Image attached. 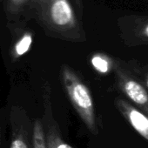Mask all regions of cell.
I'll list each match as a JSON object with an SVG mask.
<instances>
[{
    "instance_id": "1",
    "label": "cell",
    "mask_w": 148,
    "mask_h": 148,
    "mask_svg": "<svg viewBox=\"0 0 148 148\" xmlns=\"http://www.w3.org/2000/svg\"><path fill=\"white\" fill-rule=\"evenodd\" d=\"M29 13L51 37L72 42L86 40L69 0H32Z\"/></svg>"
},
{
    "instance_id": "2",
    "label": "cell",
    "mask_w": 148,
    "mask_h": 148,
    "mask_svg": "<svg viewBox=\"0 0 148 148\" xmlns=\"http://www.w3.org/2000/svg\"><path fill=\"white\" fill-rule=\"evenodd\" d=\"M60 76L65 93L73 108L88 130L96 135L99 130L91 91L74 70L67 64L61 66Z\"/></svg>"
},
{
    "instance_id": "3",
    "label": "cell",
    "mask_w": 148,
    "mask_h": 148,
    "mask_svg": "<svg viewBox=\"0 0 148 148\" xmlns=\"http://www.w3.org/2000/svg\"><path fill=\"white\" fill-rule=\"evenodd\" d=\"M117 87L135 106L148 116V89L133 74L117 63L115 68Z\"/></svg>"
},
{
    "instance_id": "4",
    "label": "cell",
    "mask_w": 148,
    "mask_h": 148,
    "mask_svg": "<svg viewBox=\"0 0 148 148\" xmlns=\"http://www.w3.org/2000/svg\"><path fill=\"white\" fill-rule=\"evenodd\" d=\"M51 99V86L48 84H45L43 91L44 116L42 121L45 132L47 146L48 148H73L71 145L64 141L61 135L59 127L52 114Z\"/></svg>"
},
{
    "instance_id": "5",
    "label": "cell",
    "mask_w": 148,
    "mask_h": 148,
    "mask_svg": "<svg viewBox=\"0 0 148 148\" xmlns=\"http://www.w3.org/2000/svg\"><path fill=\"white\" fill-rule=\"evenodd\" d=\"M11 142L10 148H32L30 140L29 119L18 106L11 110Z\"/></svg>"
},
{
    "instance_id": "6",
    "label": "cell",
    "mask_w": 148,
    "mask_h": 148,
    "mask_svg": "<svg viewBox=\"0 0 148 148\" xmlns=\"http://www.w3.org/2000/svg\"><path fill=\"white\" fill-rule=\"evenodd\" d=\"M115 106L129 125L148 141V116L122 98L116 99Z\"/></svg>"
},
{
    "instance_id": "7",
    "label": "cell",
    "mask_w": 148,
    "mask_h": 148,
    "mask_svg": "<svg viewBox=\"0 0 148 148\" xmlns=\"http://www.w3.org/2000/svg\"><path fill=\"white\" fill-rule=\"evenodd\" d=\"M21 22L7 25L11 31H12L14 35V40L10 50V55L13 60H17L27 53L30 51L33 42L32 32L24 30L21 28Z\"/></svg>"
},
{
    "instance_id": "8",
    "label": "cell",
    "mask_w": 148,
    "mask_h": 148,
    "mask_svg": "<svg viewBox=\"0 0 148 148\" xmlns=\"http://www.w3.org/2000/svg\"><path fill=\"white\" fill-rule=\"evenodd\" d=\"M32 0H5L4 11L8 25L21 22L23 17L29 13Z\"/></svg>"
},
{
    "instance_id": "9",
    "label": "cell",
    "mask_w": 148,
    "mask_h": 148,
    "mask_svg": "<svg viewBox=\"0 0 148 148\" xmlns=\"http://www.w3.org/2000/svg\"><path fill=\"white\" fill-rule=\"evenodd\" d=\"M91 64L92 68L99 73L106 75L115 71L117 63L111 57L103 54V53H96L93 54L90 59Z\"/></svg>"
},
{
    "instance_id": "10",
    "label": "cell",
    "mask_w": 148,
    "mask_h": 148,
    "mask_svg": "<svg viewBox=\"0 0 148 148\" xmlns=\"http://www.w3.org/2000/svg\"><path fill=\"white\" fill-rule=\"evenodd\" d=\"M32 148H48L43 121L37 119L32 126Z\"/></svg>"
},
{
    "instance_id": "11",
    "label": "cell",
    "mask_w": 148,
    "mask_h": 148,
    "mask_svg": "<svg viewBox=\"0 0 148 148\" xmlns=\"http://www.w3.org/2000/svg\"><path fill=\"white\" fill-rule=\"evenodd\" d=\"M143 81L144 85L148 89V67H145L143 71Z\"/></svg>"
},
{
    "instance_id": "12",
    "label": "cell",
    "mask_w": 148,
    "mask_h": 148,
    "mask_svg": "<svg viewBox=\"0 0 148 148\" xmlns=\"http://www.w3.org/2000/svg\"><path fill=\"white\" fill-rule=\"evenodd\" d=\"M141 34H142V36H143L145 38H147V39H148V25L143 29Z\"/></svg>"
},
{
    "instance_id": "13",
    "label": "cell",
    "mask_w": 148,
    "mask_h": 148,
    "mask_svg": "<svg viewBox=\"0 0 148 148\" xmlns=\"http://www.w3.org/2000/svg\"><path fill=\"white\" fill-rule=\"evenodd\" d=\"M75 1V3H76V5H77V6L80 9V11H81V8H82V5H83V0H74Z\"/></svg>"
},
{
    "instance_id": "14",
    "label": "cell",
    "mask_w": 148,
    "mask_h": 148,
    "mask_svg": "<svg viewBox=\"0 0 148 148\" xmlns=\"http://www.w3.org/2000/svg\"><path fill=\"white\" fill-rule=\"evenodd\" d=\"M1 142H2V130H1V126H0V148H1Z\"/></svg>"
}]
</instances>
